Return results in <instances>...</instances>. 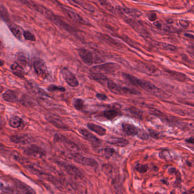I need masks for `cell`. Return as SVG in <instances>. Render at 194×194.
Listing matches in <instances>:
<instances>
[{
	"label": "cell",
	"instance_id": "d6a6232c",
	"mask_svg": "<svg viewBox=\"0 0 194 194\" xmlns=\"http://www.w3.org/2000/svg\"><path fill=\"white\" fill-rule=\"evenodd\" d=\"M23 37L26 40L33 41V42L36 41V37L35 35H34L33 33H31L30 31H24Z\"/></svg>",
	"mask_w": 194,
	"mask_h": 194
},
{
	"label": "cell",
	"instance_id": "f6af8a7d",
	"mask_svg": "<svg viewBox=\"0 0 194 194\" xmlns=\"http://www.w3.org/2000/svg\"><path fill=\"white\" fill-rule=\"evenodd\" d=\"M162 182L165 183V184H169V183H168V182H167V180H165V181L164 180H162Z\"/></svg>",
	"mask_w": 194,
	"mask_h": 194
},
{
	"label": "cell",
	"instance_id": "277c9868",
	"mask_svg": "<svg viewBox=\"0 0 194 194\" xmlns=\"http://www.w3.org/2000/svg\"><path fill=\"white\" fill-rule=\"evenodd\" d=\"M137 68L142 73L146 74L149 76H158L162 74L161 71L158 68L154 65L146 63H138L137 65Z\"/></svg>",
	"mask_w": 194,
	"mask_h": 194
},
{
	"label": "cell",
	"instance_id": "5b68a950",
	"mask_svg": "<svg viewBox=\"0 0 194 194\" xmlns=\"http://www.w3.org/2000/svg\"><path fill=\"white\" fill-rule=\"evenodd\" d=\"M35 73L42 79H45L49 75V71L46 63L42 59L35 60L33 64Z\"/></svg>",
	"mask_w": 194,
	"mask_h": 194
},
{
	"label": "cell",
	"instance_id": "7402d4cb",
	"mask_svg": "<svg viewBox=\"0 0 194 194\" xmlns=\"http://www.w3.org/2000/svg\"><path fill=\"white\" fill-rule=\"evenodd\" d=\"M11 70L14 75H15L17 77L20 78H23L25 75V72L24 71V68L22 67L19 66L16 62L14 63L11 67Z\"/></svg>",
	"mask_w": 194,
	"mask_h": 194
},
{
	"label": "cell",
	"instance_id": "8fae6325",
	"mask_svg": "<svg viewBox=\"0 0 194 194\" xmlns=\"http://www.w3.org/2000/svg\"><path fill=\"white\" fill-rule=\"evenodd\" d=\"M78 52L83 63L87 65H91L93 64V55L90 51L84 48H81L78 49Z\"/></svg>",
	"mask_w": 194,
	"mask_h": 194
},
{
	"label": "cell",
	"instance_id": "3957f363",
	"mask_svg": "<svg viewBox=\"0 0 194 194\" xmlns=\"http://www.w3.org/2000/svg\"><path fill=\"white\" fill-rule=\"evenodd\" d=\"M107 87L112 93L117 95H123L126 94L138 95L140 93L136 90L118 86L112 80H109L107 83Z\"/></svg>",
	"mask_w": 194,
	"mask_h": 194
},
{
	"label": "cell",
	"instance_id": "cb8c5ba5",
	"mask_svg": "<svg viewBox=\"0 0 194 194\" xmlns=\"http://www.w3.org/2000/svg\"><path fill=\"white\" fill-rule=\"evenodd\" d=\"M20 102L22 105L26 107H33L36 104L34 100L32 97L26 95H23L20 100Z\"/></svg>",
	"mask_w": 194,
	"mask_h": 194
},
{
	"label": "cell",
	"instance_id": "603a6c76",
	"mask_svg": "<svg viewBox=\"0 0 194 194\" xmlns=\"http://www.w3.org/2000/svg\"><path fill=\"white\" fill-rule=\"evenodd\" d=\"M87 126L90 130H91L93 132H95L99 136H104L106 134V132H107L106 129L103 128L100 125L95 124L93 123H89L87 124Z\"/></svg>",
	"mask_w": 194,
	"mask_h": 194
},
{
	"label": "cell",
	"instance_id": "484cf974",
	"mask_svg": "<svg viewBox=\"0 0 194 194\" xmlns=\"http://www.w3.org/2000/svg\"><path fill=\"white\" fill-rule=\"evenodd\" d=\"M22 123V120L20 117L14 116L9 119V125L13 128H18Z\"/></svg>",
	"mask_w": 194,
	"mask_h": 194
},
{
	"label": "cell",
	"instance_id": "2e32d148",
	"mask_svg": "<svg viewBox=\"0 0 194 194\" xmlns=\"http://www.w3.org/2000/svg\"><path fill=\"white\" fill-rule=\"evenodd\" d=\"M63 10L64 11V12L67 14V15L70 17L71 20H73L75 22H79L80 23H85L86 21L83 19L81 16L79 15L78 13H76V12H74L73 10H72L71 9H68V8H66V7H62Z\"/></svg>",
	"mask_w": 194,
	"mask_h": 194
},
{
	"label": "cell",
	"instance_id": "b9f144b4",
	"mask_svg": "<svg viewBox=\"0 0 194 194\" xmlns=\"http://www.w3.org/2000/svg\"><path fill=\"white\" fill-rule=\"evenodd\" d=\"M179 25L183 27L187 28L189 26V22L185 20H180L179 21Z\"/></svg>",
	"mask_w": 194,
	"mask_h": 194
},
{
	"label": "cell",
	"instance_id": "1f68e13d",
	"mask_svg": "<svg viewBox=\"0 0 194 194\" xmlns=\"http://www.w3.org/2000/svg\"><path fill=\"white\" fill-rule=\"evenodd\" d=\"M148 168L149 167L147 165H142V164H137L136 165V167H135L136 170L142 174L146 173L148 171Z\"/></svg>",
	"mask_w": 194,
	"mask_h": 194
},
{
	"label": "cell",
	"instance_id": "bcb514c9",
	"mask_svg": "<svg viewBox=\"0 0 194 194\" xmlns=\"http://www.w3.org/2000/svg\"><path fill=\"white\" fill-rule=\"evenodd\" d=\"M171 194H173V192H171Z\"/></svg>",
	"mask_w": 194,
	"mask_h": 194
},
{
	"label": "cell",
	"instance_id": "ee69618b",
	"mask_svg": "<svg viewBox=\"0 0 194 194\" xmlns=\"http://www.w3.org/2000/svg\"><path fill=\"white\" fill-rule=\"evenodd\" d=\"M184 35L187 38H189L190 39H194V35H192V34H189V33H185Z\"/></svg>",
	"mask_w": 194,
	"mask_h": 194
},
{
	"label": "cell",
	"instance_id": "ab89813d",
	"mask_svg": "<svg viewBox=\"0 0 194 194\" xmlns=\"http://www.w3.org/2000/svg\"><path fill=\"white\" fill-rule=\"evenodd\" d=\"M149 132H150V135L151 137H153L155 139H158L159 138V134L158 133L155 132L154 130H150Z\"/></svg>",
	"mask_w": 194,
	"mask_h": 194
},
{
	"label": "cell",
	"instance_id": "8d00e7d4",
	"mask_svg": "<svg viewBox=\"0 0 194 194\" xmlns=\"http://www.w3.org/2000/svg\"><path fill=\"white\" fill-rule=\"evenodd\" d=\"M185 94L187 96L194 98V86L187 87L185 90Z\"/></svg>",
	"mask_w": 194,
	"mask_h": 194
},
{
	"label": "cell",
	"instance_id": "7dc6e473",
	"mask_svg": "<svg viewBox=\"0 0 194 194\" xmlns=\"http://www.w3.org/2000/svg\"></svg>",
	"mask_w": 194,
	"mask_h": 194
},
{
	"label": "cell",
	"instance_id": "ac0fdd59",
	"mask_svg": "<svg viewBox=\"0 0 194 194\" xmlns=\"http://www.w3.org/2000/svg\"><path fill=\"white\" fill-rule=\"evenodd\" d=\"M10 141L15 144H26L31 141V138L28 135L21 134L12 136Z\"/></svg>",
	"mask_w": 194,
	"mask_h": 194
},
{
	"label": "cell",
	"instance_id": "8992f818",
	"mask_svg": "<svg viewBox=\"0 0 194 194\" xmlns=\"http://www.w3.org/2000/svg\"><path fill=\"white\" fill-rule=\"evenodd\" d=\"M61 74L66 83L72 87L79 86V82L76 76L68 68L64 67L61 70Z\"/></svg>",
	"mask_w": 194,
	"mask_h": 194
},
{
	"label": "cell",
	"instance_id": "f1b7e54d",
	"mask_svg": "<svg viewBox=\"0 0 194 194\" xmlns=\"http://www.w3.org/2000/svg\"><path fill=\"white\" fill-rule=\"evenodd\" d=\"M73 105L75 107V108L78 111H82L84 108L85 104H84V101H83V100L80 98H78L74 100L73 102Z\"/></svg>",
	"mask_w": 194,
	"mask_h": 194
},
{
	"label": "cell",
	"instance_id": "7bdbcfd3",
	"mask_svg": "<svg viewBox=\"0 0 194 194\" xmlns=\"http://www.w3.org/2000/svg\"><path fill=\"white\" fill-rule=\"evenodd\" d=\"M186 141L188 143L194 144V136H192V137H191L190 138L187 139Z\"/></svg>",
	"mask_w": 194,
	"mask_h": 194
},
{
	"label": "cell",
	"instance_id": "5bb4252c",
	"mask_svg": "<svg viewBox=\"0 0 194 194\" xmlns=\"http://www.w3.org/2000/svg\"><path fill=\"white\" fill-rule=\"evenodd\" d=\"M122 129L128 136H135L138 134L139 131L134 125L124 122L122 124Z\"/></svg>",
	"mask_w": 194,
	"mask_h": 194
},
{
	"label": "cell",
	"instance_id": "7c38bea8",
	"mask_svg": "<svg viewBox=\"0 0 194 194\" xmlns=\"http://www.w3.org/2000/svg\"><path fill=\"white\" fill-rule=\"evenodd\" d=\"M165 72L169 77H170L171 79L175 80L177 81L185 82L189 80V78L186 75L183 74L182 72H179L175 71H170V70H166Z\"/></svg>",
	"mask_w": 194,
	"mask_h": 194
},
{
	"label": "cell",
	"instance_id": "4dcf8cb0",
	"mask_svg": "<svg viewBox=\"0 0 194 194\" xmlns=\"http://www.w3.org/2000/svg\"><path fill=\"white\" fill-rule=\"evenodd\" d=\"M47 90L49 91H50V92H54V91H59V92H64L66 91V89L61 87V86H56V85H54V84H51L50 85L47 87Z\"/></svg>",
	"mask_w": 194,
	"mask_h": 194
},
{
	"label": "cell",
	"instance_id": "836d02e7",
	"mask_svg": "<svg viewBox=\"0 0 194 194\" xmlns=\"http://www.w3.org/2000/svg\"><path fill=\"white\" fill-rule=\"evenodd\" d=\"M72 1L75 3L78 4L79 5H81L83 8L86 9V10H88L91 12L94 11V9H93V7L92 6L89 5V4H86L82 1Z\"/></svg>",
	"mask_w": 194,
	"mask_h": 194
},
{
	"label": "cell",
	"instance_id": "9a60e30c",
	"mask_svg": "<svg viewBox=\"0 0 194 194\" xmlns=\"http://www.w3.org/2000/svg\"><path fill=\"white\" fill-rule=\"evenodd\" d=\"M8 23L9 29L12 32V34L15 36V37L17 39L22 41L24 31H23L22 29L21 28V27L17 25L15 23Z\"/></svg>",
	"mask_w": 194,
	"mask_h": 194
},
{
	"label": "cell",
	"instance_id": "60d3db41",
	"mask_svg": "<svg viewBox=\"0 0 194 194\" xmlns=\"http://www.w3.org/2000/svg\"><path fill=\"white\" fill-rule=\"evenodd\" d=\"M96 96L98 99H99L100 100H102V101H104L107 99V96L104 94H102V93H97L96 94Z\"/></svg>",
	"mask_w": 194,
	"mask_h": 194
},
{
	"label": "cell",
	"instance_id": "7a4b0ae2",
	"mask_svg": "<svg viewBox=\"0 0 194 194\" xmlns=\"http://www.w3.org/2000/svg\"><path fill=\"white\" fill-rule=\"evenodd\" d=\"M120 66L114 63H107L105 64L97 65L92 67L91 69V72L98 73L104 75L106 74H112L115 72L120 69Z\"/></svg>",
	"mask_w": 194,
	"mask_h": 194
},
{
	"label": "cell",
	"instance_id": "52a82bcc",
	"mask_svg": "<svg viewBox=\"0 0 194 194\" xmlns=\"http://www.w3.org/2000/svg\"><path fill=\"white\" fill-rule=\"evenodd\" d=\"M73 158L78 163H80L85 166L92 167L94 169H97L99 167V165L96 162V161H95V159L92 158L85 157L80 154H75L73 155Z\"/></svg>",
	"mask_w": 194,
	"mask_h": 194
},
{
	"label": "cell",
	"instance_id": "74e56055",
	"mask_svg": "<svg viewBox=\"0 0 194 194\" xmlns=\"http://www.w3.org/2000/svg\"><path fill=\"white\" fill-rule=\"evenodd\" d=\"M187 52L190 54L191 55L194 56V44H190L187 46Z\"/></svg>",
	"mask_w": 194,
	"mask_h": 194
},
{
	"label": "cell",
	"instance_id": "30bf717a",
	"mask_svg": "<svg viewBox=\"0 0 194 194\" xmlns=\"http://www.w3.org/2000/svg\"><path fill=\"white\" fill-rule=\"evenodd\" d=\"M79 131L80 133V134H82V135L86 138V140H88L92 144L93 146L98 147L100 145V140L88 130L84 128H80L79 130Z\"/></svg>",
	"mask_w": 194,
	"mask_h": 194
},
{
	"label": "cell",
	"instance_id": "e575fe53",
	"mask_svg": "<svg viewBox=\"0 0 194 194\" xmlns=\"http://www.w3.org/2000/svg\"><path fill=\"white\" fill-rule=\"evenodd\" d=\"M128 111L129 113H130L132 114L135 117H137L138 118H141L142 114L140 112V110H138V109L135 108H130L128 109Z\"/></svg>",
	"mask_w": 194,
	"mask_h": 194
},
{
	"label": "cell",
	"instance_id": "d6986e66",
	"mask_svg": "<svg viewBox=\"0 0 194 194\" xmlns=\"http://www.w3.org/2000/svg\"><path fill=\"white\" fill-rule=\"evenodd\" d=\"M2 98L4 100L10 103H14L18 101V97L16 92L12 90L6 91L2 95Z\"/></svg>",
	"mask_w": 194,
	"mask_h": 194
},
{
	"label": "cell",
	"instance_id": "d590c367",
	"mask_svg": "<svg viewBox=\"0 0 194 194\" xmlns=\"http://www.w3.org/2000/svg\"><path fill=\"white\" fill-rule=\"evenodd\" d=\"M161 45L159 46L161 49H164V50H166L174 51L176 49V47L174 46L173 45H169L167 43H161Z\"/></svg>",
	"mask_w": 194,
	"mask_h": 194
},
{
	"label": "cell",
	"instance_id": "f35d334b",
	"mask_svg": "<svg viewBox=\"0 0 194 194\" xmlns=\"http://www.w3.org/2000/svg\"><path fill=\"white\" fill-rule=\"evenodd\" d=\"M148 18L151 22H154L157 19V15L155 13H149L148 15Z\"/></svg>",
	"mask_w": 194,
	"mask_h": 194
},
{
	"label": "cell",
	"instance_id": "ffe728a7",
	"mask_svg": "<svg viewBox=\"0 0 194 194\" xmlns=\"http://www.w3.org/2000/svg\"><path fill=\"white\" fill-rule=\"evenodd\" d=\"M16 63L19 66L22 67V68H25L27 67L28 64V59L27 56L23 52H19L16 55L15 57Z\"/></svg>",
	"mask_w": 194,
	"mask_h": 194
},
{
	"label": "cell",
	"instance_id": "d4e9b609",
	"mask_svg": "<svg viewBox=\"0 0 194 194\" xmlns=\"http://www.w3.org/2000/svg\"><path fill=\"white\" fill-rule=\"evenodd\" d=\"M120 10L123 13L132 17H139L142 16V12H140V10L129 8H121Z\"/></svg>",
	"mask_w": 194,
	"mask_h": 194
},
{
	"label": "cell",
	"instance_id": "f546056e",
	"mask_svg": "<svg viewBox=\"0 0 194 194\" xmlns=\"http://www.w3.org/2000/svg\"><path fill=\"white\" fill-rule=\"evenodd\" d=\"M18 188L21 192L20 194H35L33 190H31L30 188L25 186L23 184H20Z\"/></svg>",
	"mask_w": 194,
	"mask_h": 194
},
{
	"label": "cell",
	"instance_id": "4316f807",
	"mask_svg": "<svg viewBox=\"0 0 194 194\" xmlns=\"http://www.w3.org/2000/svg\"><path fill=\"white\" fill-rule=\"evenodd\" d=\"M118 114H119L118 111L116 109H108L104 112V116L106 118H107L109 120H112L113 119H114V118L118 116Z\"/></svg>",
	"mask_w": 194,
	"mask_h": 194
},
{
	"label": "cell",
	"instance_id": "44dd1931",
	"mask_svg": "<svg viewBox=\"0 0 194 194\" xmlns=\"http://www.w3.org/2000/svg\"><path fill=\"white\" fill-rule=\"evenodd\" d=\"M89 77L91 79L99 82V83L103 84H105V83H107H107L109 80L107 77L105 76V75L98 74V73L91 72V74H89Z\"/></svg>",
	"mask_w": 194,
	"mask_h": 194
},
{
	"label": "cell",
	"instance_id": "e0dca14e",
	"mask_svg": "<svg viewBox=\"0 0 194 194\" xmlns=\"http://www.w3.org/2000/svg\"><path fill=\"white\" fill-rule=\"evenodd\" d=\"M107 142L108 144L118 147H124L129 144L128 140L123 138L118 137H109L107 140Z\"/></svg>",
	"mask_w": 194,
	"mask_h": 194
},
{
	"label": "cell",
	"instance_id": "6da1fadb",
	"mask_svg": "<svg viewBox=\"0 0 194 194\" xmlns=\"http://www.w3.org/2000/svg\"><path fill=\"white\" fill-rule=\"evenodd\" d=\"M122 76L126 82H128L129 83L132 85L139 87L142 89L148 92L151 93L152 95L156 96L161 98H163L164 96L163 93L162 92V91H161L159 88H158L157 86L150 82L141 80L133 75L126 73H123L122 74Z\"/></svg>",
	"mask_w": 194,
	"mask_h": 194
},
{
	"label": "cell",
	"instance_id": "4fadbf2b",
	"mask_svg": "<svg viewBox=\"0 0 194 194\" xmlns=\"http://www.w3.org/2000/svg\"><path fill=\"white\" fill-rule=\"evenodd\" d=\"M47 120L57 128L62 130H68L69 129L68 126L65 124L60 118L55 116H49L47 117Z\"/></svg>",
	"mask_w": 194,
	"mask_h": 194
},
{
	"label": "cell",
	"instance_id": "ba28073f",
	"mask_svg": "<svg viewBox=\"0 0 194 194\" xmlns=\"http://www.w3.org/2000/svg\"><path fill=\"white\" fill-rule=\"evenodd\" d=\"M24 153L26 155L34 157H42L46 154L45 150L39 146L32 145L24 150Z\"/></svg>",
	"mask_w": 194,
	"mask_h": 194
},
{
	"label": "cell",
	"instance_id": "83f0119b",
	"mask_svg": "<svg viewBox=\"0 0 194 194\" xmlns=\"http://www.w3.org/2000/svg\"><path fill=\"white\" fill-rule=\"evenodd\" d=\"M114 150L111 148H105L100 150V154L105 158L108 159L110 158L114 154Z\"/></svg>",
	"mask_w": 194,
	"mask_h": 194
},
{
	"label": "cell",
	"instance_id": "9c48e42d",
	"mask_svg": "<svg viewBox=\"0 0 194 194\" xmlns=\"http://www.w3.org/2000/svg\"><path fill=\"white\" fill-rule=\"evenodd\" d=\"M58 164L59 165L62 167L64 169V170L70 175H72L76 178H82V173L75 166H74L69 163L60 162H58Z\"/></svg>",
	"mask_w": 194,
	"mask_h": 194
}]
</instances>
